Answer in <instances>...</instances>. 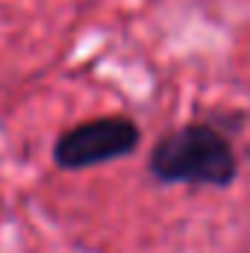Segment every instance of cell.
Returning <instances> with one entry per match:
<instances>
[{"instance_id":"2","label":"cell","mask_w":250,"mask_h":253,"mask_svg":"<svg viewBox=\"0 0 250 253\" xmlns=\"http://www.w3.org/2000/svg\"><path fill=\"white\" fill-rule=\"evenodd\" d=\"M141 141L135 121L121 115H106L65 129L53 144V162L65 171L94 168L112 159L129 156Z\"/></svg>"},{"instance_id":"1","label":"cell","mask_w":250,"mask_h":253,"mask_svg":"<svg viewBox=\"0 0 250 253\" xmlns=\"http://www.w3.org/2000/svg\"><path fill=\"white\" fill-rule=\"evenodd\" d=\"M150 174L159 183L188 186H230L239 174L230 141L209 124H186L156 141L147 159Z\"/></svg>"}]
</instances>
